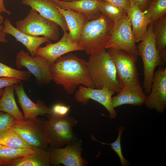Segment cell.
<instances>
[{"label": "cell", "instance_id": "6da1fadb", "mask_svg": "<svg viewBox=\"0 0 166 166\" xmlns=\"http://www.w3.org/2000/svg\"><path fill=\"white\" fill-rule=\"evenodd\" d=\"M87 62L70 53L58 58L50 66L52 80L61 85L69 94H72L81 85L90 88L95 86L89 76Z\"/></svg>", "mask_w": 166, "mask_h": 166}, {"label": "cell", "instance_id": "7a4b0ae2", "mask_svg": "<svg viewBox=\"0 0 166 166\" xmlns=\"http://www.w3.org/2000/svg\"><path fill=\"white\" fill-rule=\"evenodd\" d=\"M87 66L95 87H106L118 93L121 89L115 65L106 49L90 55Z\"/></svg>", "mask_w": 166, "mask_h": 166}, {"label": "cell", "instance_id": "3957f363", "mask_svg": "<svg viewBox=\"0 0 166 166\" xmlns=\"http://www.w3.org/2000/svg\"><path fill=\"white\" fill-rule=\"evenodd\" d=\"M114 22L104 14L97 19L86 21L78 43L88 55L106 49Z\"/></svg>", "mask_w": 166, "mask_h": 166}, {"label": "cell", "instance_id": "277c9868", "mask_svg": "<svg viewBox=\"0 0 166 166\" xmlns=\"http://www.w3.org/2000/svg\"><path fill=\"white\" fill-rule=\"evenodd\" d=\"M48 115V119H42V121L47 141L50 146L61 148L77 141V137L73 130L77 123L75 118L68 115L64 116Z\"/></svg>", "mask_w": 166, "mask_h": 166}, {"label": "cell", "instance_id": "5b68a950", "mask_svg": "<svg viewBox=\"0 0 166 166\" xmlns=\"http://www.w3.org/2000/svg\"><path fill=\"white\" fill-rule=\"evenodd\" d=\"M139 55L142 60L144 75L142 88L145 94L150 92L154 70L157 66L163 65L156 48L152 22L149 24L146 34L137 46Z\"/></svg>", "mask_w": 166, "mask_h": 166}, {"label": "cell", "instance_id": "8992f818", "mask_svg": "<svg viewBox=\"0 0 166 166\" xmlns=\"http://www.w3.org/2000/svg\"><path fill=\"white\" fill-rule=\"evenodd\" d=\"M15 25L18 30L30 36L36 37L42 36L55 41H57L59 38V26L32 9L25 18L16 22Z\"/></svg>", "mask_w": 166, "mask_h": 166}, {"label": "cell", "instance_id": "52a82bcc", "mask_svg": "<svg viewBox=\"0 0 166 166\" xmlns=\"http://www.w3.org/2000/svg\"><path fill=\"white\" fill-rule=\"evenodd\" d=\"M108 49L107 51L116 68L121 88L140 83L136 65L139 56L121 50L112 48Z\"/></svg>", "mask_w": 166, "mask_h": 166}, {"label": "cell", "instance_id": "ba28073f", "mask_svg": "<svg viewBox=\"0 0 166 166\" xmlns=\"http://www.w3.org/2000/svg\"><path fill=\"white\" fill-rule=\"evenodd\" d=\"M10 127L32 146L46 149L49 147L40 119L20 120L14 118Z\"/></svg>", "mask_w": 166, "mask_h": 166}, {"label": "cell", "instance_id": "9c48e42d", "mask_svg": "<svg viewBox=\"0 0 166 166\" xmlns=\"http://www.w3.org/2000/svg\"><path fill=\"white\" fill-rule=\"evenodd\" d=\"M112 48L139 56L131 24L127 16L120 20L112 29L106 49Z\"/></svg>", "mask_w": 166, "mask_h": 166}, {"label": "cell", "instance_id": "30bf717a", "mask_svg": "<svg viewBox=\"0 0 166 166\" xmlns=\"http://www.w3.org/2000/svg\"><path fill=\"white\" fill-rule=\"evenodd\" d=\"M15 64L18 69L26 68L40 84H48L52 80L50 69L51 64L41 56L36 55L33 57L29 53L21 50L16 55Z\"/></svg>", "mask_w": 166, "mask_h": 166}, {"label": "cell", "instance_id": "8fae6325", "mask_svg": "<svg viewBox=\"0 0 166 166\" xmlns=\"http://www.w3.org/2000/svg\"><path fill=\"white\" fill-rule=\"evenodd\" d=\"M64 148L48 147L51 165L84 166L88 161L81 156V140L76 141Z\"/></svg>", "mask_w": 166, "mask_h": 166}, {"label": "cell", "instance_id": "7c38bea8", "mask_svg": "<svg viewBox=\"0 0 166 166\" xmlns=\"http://www.w3.org/2000/svg\"><path fill=\"white\" fill-rule=\"evenodd\" d=\"M144 104L150 109L163 113L166 107V68L159 67L154 73L151 91Z\"/></svg>", "mask_w": 166, "mask_h": 166}, {"label": "cell", "instance_id": "4fadbf2b", "mask_svg": "<svg viewBox=\"0 0 166 166\" xmlns=\"http://www.w3.org/2000/svg\"><path fill=\"white\" fill-rule=\"evenodd\" d=\"M115 93L114 91L105 87L95 89L80 85L75 93L74 97L76 101L84 105L87 104L90 99L98 102L106 109L109 114L110 118L113 119L117 116L112 102V96Z\"/></svg>", "mask_w": 166, "mask_h": 166}, {"label": "cell", "instance_id": "5bb4252c", "mask_svg": "<svg viewBox=\"0 0 166 166\" xmlns=\"http://www.w3.org/2000/svg\"><path fill=\"white\" fill-rule=\"evenodd\" d=\"M83 50V47L73 41L69 33L65 31L59 41L43 47H39L35 54L43 57L51 65L64 54L73 51Z\"/></svg>", "mask_w": 166, "mask_h": 166}, {"label": "cell", "instance_id": "9a60e30c", "mask_svg": "<svg viewBox=\"0 0 166 166\" xmlns=\"http://www.w3.org/2000/svg\"><path fill=\"white\" fill-rule=\"evenodd\" d=\"M14 87L18 102L23 112L25 120L34 118L39 115L51 114V108L42 101L38 100L35 103L29 98L21 82L14 85Z\"/></svg>", "mask_w": 166, "mask_h": 166}, {"label": "cell", "instance_id": "2e32d148", "mask_svg": "<svg viewBox=\"0 0 166 166\" xmlns=\"http://www.w3.org/2000/svg\"><path fill=\"white\" fill-rule=\"evenodd\" d=\"M22 2L37 11L44 17L57 24L64 32L69 31L63 16L52 0H22Z\"/></svg>", "mask_w": 166, "mask_h": 166}, {"label": "cell", "instance_id": "e0dca14e", "mask_svg": "<svg viewBox=\"0 0 166 166\" xmlns=\"http://www.w3.org/2000/svg\"><path fill=\"white\" fill-rule=\"evenodd\" d=\"M52 0L62 9L71 10L82 15L86 21L98 18L102 14L98 7L100 0H78L71 2Z\"/></svg>", "mask_w": 166, "mask_h": 166}, {"label": "cell", "instance_id": "ac0fdd59", "mask_svg": "<svg viewBox=\"0 0 166 166\" xmlns=\"http://www.w3.org/2000/svg\"><path fill=\"white\" fill-rule=\"evenodd\" d=\"M147 97L140 83L132 84L121 88L117 94L112 97V104L114 108L124 104L140 106L144 104Z\"/></svg>", "mask_w": 166, "mask_h": 166}, {"label": "cell", "instance_id": "d6986e66", "mask_svg": "<svg viewBox=\"0 0 166 166\" xmlns=\"http://www.w3.org/2000/svg\"><path fill=\"white\" fill-rule=\"evenodd\" d=\"M3 24L2 31L11 35L17 41L22 43L32 57L35 56L36 52L41 45L50 41L49 40L45 37H33L21 32L12 24L8 18L5 19Z\"/></svg>", "mask_w": 166, "mask_h": 166}, {"label": "cell", "instance_id": "ffe728a7", "mask_svg": "<svg viewBox=\"0 0 166 166\" xmlns=\"http://www.w3.org/2000/svg\"><path fill=\"white\" fill-rule=\"evenodd\" d=\"M130 2V5L127 11V15L131 24L136 42H137L141 41L145 37L151 22L144 11L133 2Z\"/></svg>", "mask_w": 166, "mask_h": 166}, {"label": "cell", "instance_id": "44dd1931", "mask_svg": "<svg viewBox=\"0 0 166 166\" xmlns=\"http://www.w3.org/2000/svg\"><path fill=\"white\" fill-rule=\"evenodd\" d=\"M34 152L18 159L8 166H49L50 156L47 149L33 146Z\"/></svg>", "mask_w": 166, "mask_h": 166}, {"label": "cell", "instance_id": "7402d4cb", "mask_svg": "<svg viewBox=\"0 0 166 166\" xmlns=\"http://www.w3.org/2000/svg\"><path fill=\"white\" fill-rule=\"evenodd\" d=\"M55 5L65 18L71 38L74 42L78 43L86 21L82 15L72 10L63 9Z\"/></svg>", "mask_w": 166, "mask_h": 166}, {"label": "cell", "instance_id": "603a6c76", "mask_svg": "<svg viewBox=\"0 0 166 166\" xmlns=\"http://www.w3.org/2000/svg\"><path fill=\"white\" fill-rule=\"evenodd\" d=\"M14 91V85L5 87L0 99V111L10 114L16 119L24 120V115L18 109L15 101Z\"/></svg>", "mask_w": 166, "mask_h": 166}, {"label": "cell", "instance_id": "cb8c5ba5", "mask_svg": "<svg viewBox=\"0 0 166 166\" xmlns=\"http://www.w3.org/2000/svg\"><path fill=\"white\" fill-rule=\"evenodd\" d=\"M153 29L156 48L163 65L166 62V16L165 14L156 21Z\"/></svg>", "mask_w": 166, "mask_h": 166}, {"label": "cell", "instance_id": "d4e9b609", "mask_svg": "<svg viewBox=\"0 0 166 166\" xmlns=\"http://www.w3.org/2000/svg\"><path fill=\"white\" fill-rule=\"evenodd\" d=\"M34 152L33 148H16L0 144V165L8 166L12 162Z\"/></svg>", "mask_w": 166, "mask_h": 166}, {"label": "cell", "instance_id": "484cf974", "mask_svg": "<svg viewBox=\"0 0 166 166\" xmlns=\"http://www.w3.org/2000/svg\"><path fill=\"white\" fill-rule=\"evenodd\" d=\"M0 144L19 148L31 149L33 147L10 127L0 134Z\"/></svg>", "mask_w": 166, "mask_h": 166}, {"label": "cell", "instance_id": "4316f807", "mask_svg": "<svg viewBox=\"0 0 166 166\" xmlns=\"http://www.w3.org/2000/svg\"><path fill=\"white\" fill-rule=\"evenodd\" d=\"M98 7L101 12L116 24L123 18L127 16L126 12L120 7L111 3L100 0Z\"/></svg>", "mask_w": 166, "mask_h": 166}, {"label": "cell", "instance_id": "83f0119b", "mask_svg": "<svg viewBox=\"0 0 166 166\" xmlns=\"http://www.w3.org/2000/svg\"><path fill=\"white\" fill-rule=\"evenodd\" d=\"M144 12L151 22L158 20L166 14V0H156L152 2Z\"/></svg>", "mask_w": 166, "mask_h": 166}, {"label": "cell", "instance_id": "f1b7e54d", "mask_svg": "<svg viewBox=\"0 0 166 166\" xmlns=\"http://www.w3.org/2000/svg\"><path fill=\"white\" fill-rule=\"evenodd\" d=\"M31 75L29 71L19 70L0 62V77L13 78L26 81L29 80Z\"/></svg>", "mask_w": 166, "mask_h": 166}, {"label": "cell", "instance_id": "f546056e", "mask_svg": "<svg viewBox=\"0 0 166 166\" xmlns=\"http://www.w3.org/2000/svg\"><path fill=\"white\" fill-rule=\"evenodd\" d=\"M124 130V127L123 126L120 127L118 128V136L116 140L111 143H107L100 142L92 136L93 140L99 142L103 144H108L111 146V148L116 153L120 158L121 166H127L129 162L124 157L122 152L121 145V138L122 134Z\"/></svg>", "mask_w": 166, "mask_h": 166}, {"label": "cell", "instance_id": "4dcf8cb0", "mask_svg": "<svg viewBox=\"0 0 166 166\" xmlns=\"http://www.w3.org/2000/svg\"><path fill=\"white\" fill-rule=\"evenodd\" d=\"M14 119V117L11 115L0 111V134L10 127Z\"/></svg>", "mask_w": 166, "mask_h": 166}, {"label": "cell", "instance_id": "1f68e13d", "mask_svg": "<svg viewBox=\"0 0 166 166\" xmlns=\"http://www.w3.org/2000/svg\"><path fill=\"white\" fill-rule=\"evenodd\" d=\"M51 108V114L58 116H64L68 115L70 106L58 103L54 105Z\"/></svg>", "mask_w": 166, "mask_h": 166}, {"label": "cell", "instance_id": "d6a6232c", "mask_svg": "<svg viewBox=\"0 0 166 166\" xmlns=\"http://www.w3.org/2000/svg\"><path fill=\"white\" fill-rule=\"evenodd\" d=\"M111 3L123 9L126 12L130 5L129 0H101Z\"/></svg>", "mask_w": 166, "mask_h": 166}, {"label": "cell", "instance_id": "836d02e7", "mask_svg": "<svg viewBox=\"0 0 166 166\" xmlns=\"http://www.w3.org/2000/svg\"><path fill=\"white\" fill-rule=\"evenodd\" d=\"M22 81L18 79L7 77H0V89L11 85L20 83Z\"/></svg>", "mask_w": 166, "mask_h": 166}, {"label": "cell", "instance_id": "e575fe53", "mask_svg": "<svg viewBox=\"0 0 166 166\" xmlns=\"http://www.w3.org/2000/svg\"><path fill=\"white\" fill-rule=\"evenodd\" d=\"M129 0L136 5L142 11H144L148 8L150 0Z\"/></svg>", "mask_w": 166, "mask_h": 166}, {"label": "cell", "instance_id": "d590c367", "mask_svg": "<svg viewBox=\"0 0 166 166\" xmlns=\"http://www.w3.org/2000/svg\"><path fill=\"white\" fill-rule=\"evenodd\" d=\"M4 17L0 14V43H7L8 40L6 38V34L2 31L3 26L2 25L4 21Z\"/></svg>", "mask_w": 166, "mask_h": 166}, {"label": "cell", "instance_id": "8d00e7d4", "mask_svg": "<svg viewBox=\"0 0 166 166\" xmlns=\"http://www.w3.org/2000/svg\"><path fill=\"white\" fill-rule=\"evenodd\" d=\"M2 13L8 15L11 14V12L6 8L4 4V0H0V14Z\"/></svg>", "mask_w": 166, "mask_h": 166}, {"label": "cell", "instance_id": "74e56055", "mask_svg": "<svg viewBox=\"0 0 166 166\" xmlns=\"http://www.w3.org/2000/svg\"><path fill=\"white\" fill-rule=\"evenodd\" d=\"M61 1L63 2H71L78 0H58Z\"/></svg>", "mask_w": 166, "mask_h": 166}, {"label": "cell", "instance_id": "f35d334b", "mask_svg": "<svg viewBox=\"0 0 166 166\" xmlns=\"http://www.w3.org/2000/svg\"><path fill=\"white\" fill-rule=\"evenodd\" d=\"M3 90L2 89H0V97H1L3 93Z\"/></svg>", "mask_w": 166, "mask_h": 166}, {"label": "cell", "instance_id": "ab89813d", "mask_svg": "<svg viewBox=\"0 0 166 166\" xmlns=\"http://www.w3.org/2000/svg\"><path fill=\"white\" fill-rule=\"evenodd\" d=\"M155 0H151V1L152 2L154 1H155Z\"/></svg>", "mask_w": 166, "mask_h": 166}, {"label": "cell", "instance_id": "60d3db41", "mask_svg": "<svg viewBox=\"0 0 166 166\" xmlns=\"http://www.w3.org/2000/svg\"><path fill=\"white\" fill-rule=\"evenodd\" d=\"M1 166V165H0V166Z\"/></svg>", "mask_w": 166, "mask_h": 166}]
</instances>
